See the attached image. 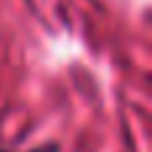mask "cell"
<instances>
[{
	"mask_svg": "<svg viewBox=\"0 0 152 152\" xmlns=\"http://www.w3.org/2000/svg\"><path fill=\"white\" fill-rule=\"evenodd\" d=\"M32 152H59L56 147H40V150H32Z\"/></svg>",
	"mask_w": 152,
	"mask_h": 152,
	"instance_id": "cell-1",
	"label": "cell"
}]
</instances>
